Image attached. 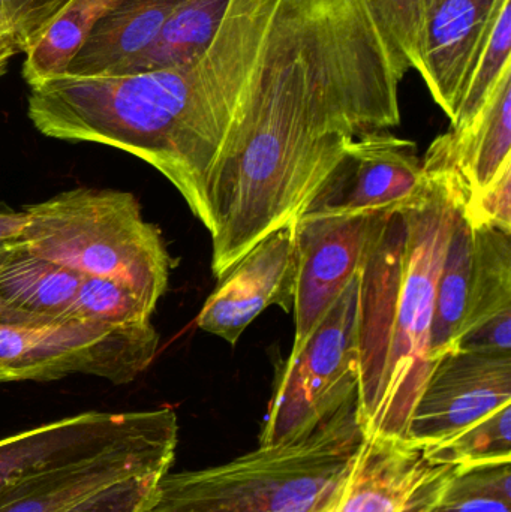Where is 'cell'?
I'll use <instances>...</instances> for the list:
<instances>
[{
    "label": "cell",
    "instance_id": "obj_1",
    "mask_svg": "<svg viewBox=\"0 0 511 512\" xmlns=\"http://www.w3.org/2000/svg\"><path fill=\"white\" fill-rule=\"evenodd\" d=\"M408 69L369 0H314L255 81L213 168L216 279L297 218L357 137L401 123Z\"/></svg>",
    "mask_w": 511,
    "mask_h": 512
},
{
    "label": "cell",
    "instance_id": "obj_2",
    "mask_svg": "<svg viewBox=\"0 0 511 512\" xmlns=\"http://www.w3.org/2000/svg\"><path fill=\"white\" fill-rule=\"evenodd\" d=\"M423 168L425 191L387 213L360 268V418L368 435L399 441L435 366V286L456 216L470 195L447 134L429 147Z\"/></svg>",
    "mask_w": 511,
    "mask_h": 512
},
{
    "label": "cell",
    "instance_id": "obj_3",
    "mask_svg": "<svg viewBox=\"0 0 511 512\" xmlns=\"http://www.w3.org/2000/svg\"><path fill=\"white\" fill-rule=\"evenodd\" d=\"M360 406L224 465L167 472L147 512H327L365 444Z\"/></svg>",
    "mask_w": 511,
    "mask_h": 512
},
{
    "label": "cell",
    "instance_id": "obj_4",
    "mask_svg": "<svg viewBox=\"0 0 511 512\" xmlns=\"http://www.w3.org/2000/svg\"><path fill=\"white\" fill-rule=\"evenodd\" d=\"M24 210L27 251L81 276L116 280L156 309L168 289L171 258L134 194L77 188Z\"/></svg>",
    "mask_w": 511,
    "mask_h": 512
},
{
    "label": "cell",
    "instance_id": "obj_5",
    "mask_svg": "<svg viewBox=\"0 0 511 512\" xmlns=\"http://www.w3.org/2000/svg\"><path fill=\"white\" fill-rule=\"evenodd\" d=\"M404 442L431 462H511V354L456 351L435 363Z\"/></svg>",
    "mask_w": 511,
    "mask_h": 512
},
{
    "label": "cell",
    "instance_id": "obj_6",
    "mask_svg": "<svg viewBox=\"0 0 511 512\" xmlns=\"http://www.w3.org/2000/svg\"><path fill=\"white\" fill-rule=\"evenodd\" d=\"M359 286L360 271L302 351L282 366L261 430L263 447L305 435L360 406Z\"/></svg>",
    "mask_w": 511,
    "mask_h": 512
},
{
    "label": "cell",
    "instance_id": "obj_7",
    "mask_svg": "<svg viewBox=\"0 0 511 512\" xmlns=\"http://www.w3.org/2000/svg\"><path fill=\"white\" fill-rule=\"evenodd\" d=\"M158 349L159 334L152 324H0V384L57 381L78 373L129 384L149 369Z\"/></svg>",
    "mask_w": 511,
    "mask_h": 512
},
{
    "label": "cell",
    "instance_id": "obj_8",
    "mask_svg": "<svg viewBox=\"0 0 511 512\" xmlns=\"http://www.w3.org/2000/svg\"><path fill=\"white\" fill-rule=\"evenodd\" d=\"M179 432L176 412L90 411L0 439V493L12 484L129 445Z\"/></svg>",
    "mask_w": 511,
    "mask_h": 512
},
{
    "label": "cell",
    "instance_id": "obj_9",
    "mask_svg": "<svg viewBox=\"0 0 511 512\" xmlns=\"http://www.w3.org/2000/svg\"><path fill=\"white\" fill-rule=\"evenodd\" d=\"M416 144L387 131L360 135L312 192L296 219L392 212L425 191Z\"/></svg>",
    "mask_w": 511,
    "mask_h": 512
},
{
    "label": "cell",
    "instance_id": "obj_10",
    "mask_svg": "<svg viewBox=\"0 0 511 512\" xmlns=\"http://www.w3.org/2000/svg\"><path fill=\"white\" fill-rule=\"evenodd\" d=\"M389 212L296 219V357L356 277Z\"/></svg>",
    "mask_w": 511,
    "mask_h": 512
},
{
    "label": "cell",
    "instance_id": "obj_11",
    "mask_svg": "<svg viewBox=\"0 0 511 512\" xmlns=\"http://www.w3.org/2000/svg\"><path fill=\"white\" fill-rule=\"evenodd\" d=\"M297 276L296 219L267 234L219 279L198 313L197 325L236 346L269 306L291 310Z\"/></svg>",
    "mask_w": 511,
    "mask_h": 512
},
{
    "label": "cell",
    "instance_id": "obj_12",
    "mask_svg": "<svg viewBox=\"0 0 511 512\" xmlns=\"http://www.w3.org/2000/svg\"><path fill=\"white\" fill-rule=\"evenodd\" d=\"M504 2L428 0L416 71L452 125Z\"/></svg>",
    "mask_w": 511,
    "mask_h": 512
},
{
    "label": "cell",
    "instance_id": "obj_13",
    "mask_svg": "<svg viewBox=\"0 0 511 512\" xmlns=\"http://www.w3.org/2000/svg\"><path fill=\"white\" fill-rule=\"evenodd\" d=\"M453 471L407 442L368 435L327 512H416Z\"/></svg>",
    "mask_w": 511,
    "mask_h": 512
},
{
    "label": "cell",
    "instance_id": "obj_14",
    "mask_svg": "<svg viewBox=\"0 0 511 512\" xmlns=\"http://www.w3.org/2000/svg\"><path fill=\"white\" fill-rule=\"evenodd\" d=\"M179 432L24 478L0 493V512H60L96 490L134 475L167 474Z\"/></svg>",
    "mask_w": 511,
    "mask_h": 512
},
{
    "label": "cell",
    "instance_id": "obj_15",
    "mask_svg": "<svg viewBox=\"0 0 511 512\" xmlns=\"http://www.w3.org/2000/svg\"><path fill=\"white\" fill-rule=\"evenodd\" d=\"M185 0H122L102 15L84 39L65 75H114L152 45Z\"/></svg>",
    "mask_w": 511,
    "mask_h": 512
},
{
    "label": "cell",
    "instance_id": "obj_16",
    "mask_svg": "<svg viewBox=\"0 0 511 512\" xmlns=\"http://www.w3.org/2000/svg\"><path fill=\"white\" fill-rule=\"evenodd\" d=\"M456 167L471 194L491 185L511 161V66L492 87L470 125L450 129Z\"/></svg>",
    "mask_w": 511,
    "mask_h": 512
},
{
    "label": "cell",
    "instance_id": "obj_17",
    "mask_svg": "<svg viewBox=\"0 0 511 512\" xmlns=\"http://www.w3.org/2000/svg\"><path fill=\"white\" fill-rule=\"evenodd\" d=\"M81 276L14 243L0 264V298L18 312L57 321L77 294Z\"/></svg>",
    "mask_w": 511,
    "mask_h": 512
},
{
    "label": "cell",
    "instance_id": "obj_18",
    "mask_svg": "<svg viewBox=\"0 0 511 512\" xmlns=\"http://www.w3.org/2000/svg\"><path fill=\"white\" fill-rule=\"evenodd\" d=\"M464 206L456 216L446 256L435 286L434 318L431 328V357L437 363L443 355L458 351L464 336L471 268H473V233L465 218Z\"/></svg>",
    "mask_w": 511,
    "mask_h": 512
},
{
    "label": "cell",
    "instance_id": "obj_19",
    "mask_svg": "<svg viewBox=\"0 0 511 512\" xmlns=\"http://www.w3.org/2000/svg\"><path fill=\"white\" fill-rule=\"evenodd\" d=\"M230 0H185L140 56L117 74H138L185 65L200 56L219 29Z\"/></svg>",
    "mask_w": 511,
    "mask_h": 512
},
{
    "label": "cell",
    "instance_id": "obj_20",
    "mask_svg": "<svg viewBox=\"0 0 511 512\" xmlns=\"http://www.w3.org/2000/svg\"><path fill=\"white\" fill-rule=\"evenodd\" d=\"M471 233L473 268L464 336L511 310V234L491 225L471 227Z\"/></svg>",
    "mask_w": 511,
    "mask_h": 512
},
{
    "label": "cell",
    "instance_id": "obj_21",
    "mask_svg": "<svg viewBox=\"0 0 511 512\" xmlns=\"http://www.w3.org/2000/svg\"><path fill=\"white\" fill-rule=\"evenodd\" d=\"M122 0H72L26 51L23 78L30 86L68 72L96 21Z\"/></svg>",
    "mask_w": 511,
    "mask_h": 512
},
{
    "label": "cell",
    "instance_id": "obj_22",
    "mask_svg": "<svg viewBox=\"0 0 511 512\" xmlns=\"http://www.w3.org/2000/svg\"><path fill=\"white\" fill-rule=\"evenodd\" d=\"M416 512H511V462L455 468Z\"/></svg>",
    "mask_w": 511,
    "mask_h": 512
},
{
    "label": "cell",
    "instance_id": "obj_23",
    "mask_svg": "<svg viewBox=\"0 0 511 512\" xmlns=\"http://www.w3.org/2000/svg\"><path fill=\"white\" fill-rule=\"evenodd\" d=\"M152 306L128 286L105 279L83 276L74 300L57 321H92L111 327H143L152 324Z\"/></svg>",
    "mask_w": 511,
    "mask_h": 512
},
{
    "label": "cell",
    "instance_id": "obj_24",
    "mask_svg": "<svg viewBox=\"0 0 511 512\" xmlns=\"http://www.w3.org/2000/svg\"><path fill=\"white\" fill-rule=\"evenodd\" d=\"M511 66V0L504 2L491 35L477 60L459 105L458 117L452 125L461 131L473 122L501 75Z\"/></svg>",
    "mask_w": 511,
    "mask_h": 512
},
{
    "label": "cell",
    "instance_id": "obj_25",
    "mask_svg": "<svg viewBox=\"0 0 511 512\" xmlns=\"http://www.w3.org/2000/svg\"><path fill=\"white\" fill-rule=\"evenodd\" d=\"M392 44L416 69L428 0H369Z\"/></svg>",
    "mask_w": 511,
    "mask_h": 512
},
{
    "label": "cell",
    "instance_id": "obj_26",
    "mask_svg": "<svg viewBox=\"0 0 511 512\" xmlns=\"http://www.w3.org/2000/svg\"><path fill=\"white\" fill-rule=\"evenodd\" d=\"M164 475H134L114 481L60 512H147Z\"/></svg>",
    "mask_w": 511,
    "mask_h": 512
},
{
    "label": "cell",
    "instance_id": "obj_27",
    "mask_svg": "<svg viewBox=\"0 0 511 512\" xmlns=\"http://www.w3.org/2000/svg\"><path fill=\"white\" fill-rule=\"evenodd\" d=\"M72 0H2L0 18L20 53H26Z\"/></svg>",
    "mask_w": 511,
    "mask_h": 512
},
{
    "label": "cell",
    "instance_id": "obj_28",
    "mask_svg": "<svg viewBox=\"0 0 511 512\" xmlns=\"http://www.w3.org/2000/svg\"><path fill=\"white\" fill-rule=\"evenodd\" d=\"M464 213L471 227L491 225L511 234V161L491 185L468 195Z\"/></svg>",
    "mask_w": 511,
    "mask_h": 512
},
{
    "label": "cell",
    "instance_id": "obj_29",
    "mask_svg": "<svg viewBox=\"0 0 511 512\" xmlns=\"http://www.w3.org/2000/svg\"><path fill=\"white\" fill-rule=\"evenodd\" d=\"M458 351L511 354V310L465 334L459 342Z\"/></svg>",
    "mask_w": 511,
    "mask_h": 512
},
{
    "label": "cell",
    "instance_id": "obj_30",
    "mask_svg": "<svg viewBox=\"0 0 511 512\" xmlns=\"http://www.w3.org/2000/svg\"><path fill=\"white\" fill-rule=\"evenodd\" d=\"M27 224H29V215H27L26 210L0 212V246L20 242L23 239Z\"/></svg>",
    "mask_w": 511,
    "mask_h": 512
},
{
    "label": "cell",
    "instance_id": "obj_31",
    "mask_svg": "<svg viewBox=\"0 0 511 512\" xmlns=\"http://www.w3.org/2000/svg\"><path fill=\"white\" fill-rule=\"evenodd\" d=\"M20 53L11 33L6 27H0V78L8 71L9 62L15 54Z\"/></svg>",
    "mask_w": 511,
    "mask_h": 512
},
{
    "label": "cell",
    "instance_id": "obj_32",
    "mask_svg": "<svg viewBox=\"0 0 511 512\" xmlns=\"http://www.w3.org/2000/svg\"><path fill=\"white\" fill-rule=\"evenodd\" d=\"M17 243V242H15ZM14 243H9V245L0 246V264H2L3 259H5L6 254H8L9 249ZM15 310L11 309V307L6 306L5 301L0 298V324H6L9 322V319L14 315Z\"/></svg>",
    "mask_w": 511,
    "mask_h": 512
},
{
    "label": "cell",
    "instance_id": "obj_33",
    "mask_svg": "<svg viewBox=\"0 0 511 512\" xmlns=\"http://www.w3.org/2000/svg\"><path fill=\"white\" fill-rule=\"evenodd\" d=\"M0 27H6L5 24L2 23V20H0ZM8 29V27H6Z\"/></svg>",
    "mask_w": 511,
    "mask_h": 512
},
{
    "label": "cell",
    "instance_id": "obj_34",
    "mask_svg": "<svg viewBox=\"0 0 511 512\" xmlns=\"http://www.w3.org/2000/svg\"><path fill=\"white\" fill-rule=\"evenodd\" d=\"M0 11H2V0H0ZM0 20H2V18H0ZM3 23V21H2Z\"/></svg>",
    "mask_w": 511,
    "mask_h": 512
}]
</instances>
